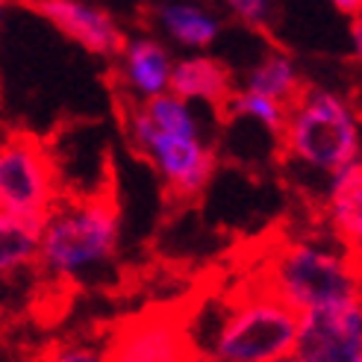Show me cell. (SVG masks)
<instances>
[{"mask_svg":"<svg viewBox=\"0 0 362 362\" xmlns=\"http://www.w3.org/2000/svg\"><path fill=\"white\" fill-rule=\"evenodd\" d=\"M189 336L197 362H274L295 354L300 315L259 280L215 306L212 318H192Z\"/></svg>","mask_w":362,"mask_h":362,"instance_id":"1","label":"cell"},{"mask_svg":"<svg viewBox=\"0 0 362 362\" xmlns=\"http://www.w3.org/2000/svg\"><path fill=\"white\" fill-rule=\"evenodd\" d=\"M118 247L121 215L112 194H59L42 218L35 268L53 283H92L115 262Z\"/></svg>","mask_w":362,"mask_h":362,"instance_id":"2","label":"cell"},{"mask_svg":"<svg viewBox=\"0 0 362 362\" xmlns=\"http://www.w3.org/2000/svg\"><path fill=\"white\" fill-rule=\"evenodd\" d=\"M298 315L359 303L356 253L333 236H295L265 257L257 277Z\"/></svg>","mask_w":362,"mask_h":362,"instance_id":"3","label":"cell"},{"mask_svg":"<svg viewBox=\"0 0 362 362\" xmlns=\"http://www.w3.org/2000/svg\"><path fill=\"white\" fill-rule=\"evenodd\" d=\"M277 139L292 165L327 177L359 156V118L348 98L333 88L303 83L286 103Z\"/></svg>","mask_w":362,"mask_h":362,"instance_id":"4","label":"cell"},{"mask_svg":"<svg viewBox=\"0 0 362 362\" xmlns=\"http://www.w3.org/2000/svg\"><path fill=\"white\" fill-rule=\"evenodd\" d=\"M62 186L50 144L30 133L0 136V212L45 218Z\"/></svg>","mask_w":362,"mask_h":362,"instance_id":"5","label":"cell"},{"mask_svg":"<svg viewBox=\"0 0 362 362\" xmlns=\"http://www.w3.org/2000/svg\"><path fill=\"white\" fill-rule=\"evenodd\" d=\"M127 139L156 168L171 194L183 197V201L201 194L218 165V156H215V148H209L206 136L159 133L141 115L139 103H130L127 110Z\"/></svg>","mask_w":362,"mask_h":362,"instance_id":"6","label":"cell"},{"mask_svg":"<svg viewBox=\"0 0 362 362\" xmlns=\"http://www.w3.org/2000/svg\"><path fill=\"white\" fill-rule=\"evenodd\" d=\"M110 362H197L183 310L153 306L124 318L106 339Z\"/></svg>","mask_w":362,"mask_h":362,"instance_id":"7","label":"cell"},{"mask_svg":"<svg viewBox=\"0 0 362 362\" xmlns=\"http://www.w3.org/2000/svg\"><path fill=\"white\" fill-rule=\"evenodd\" d=\"M295 356L300 362H362V306L300 315Z\"/></svg>","mask_w":362,"mask_h":362,"instance_id":"8","label":"cell"},{"mask_svg":"<svg viewBox=\"0 0 362 362\" xmlns=\"http://www.w3.org/2000/svg\"><path fill=\"white\" fill-rule=\"evenodd\" d=\"M42 18L57 27L71 42L100 59H115L124 47V30L110 12L83 0H27Z\"/></svg>","mask_w":362,"mask_h":362,"instance_id":"9","label":"cell"},{"mask_svg":"<svg viewBox=\"0 0 362 362\" xmlns=\"http://www.w3.org/2000/svg\"><path fill=\"white\" fill-rule=\"evenodd\" d=\"M115 62H118L121 88L133 103H144V100L168 92L174 57L165 47V42L153 39V35L124 39V47L115 57Z\"/></svg>","mask_w":362,"mask_h":362,"instance_id":"10","label":"cell"},{"mask_svg":"<svg viewBox=\"0 0 362 362\" xmlns=\"http://www.w3.org/2000/svg\"><path fill=\"white\" fill-rule=\"evenodd\" d=\"M324 212L330 236L348 250H359L362 239V165L359 156L324 177Z\"/></svg>","mask_w":362,"mask_h":362,"instance_id":"11","label":"cell"},{"mask_svg":"<svg viewBox=\"0 0 362 362\" xmlns=\"http://www.w3.org/2000/svg\"><path fill=\"white\" fill-rule=\"evenodd\" d=\"M168 92L189 103H204V106L224 110V103L236 92V86H233L230 68L221 59L206 57V53H192V57L174 59Z\"/></svg>","mask_w":362,"mask_h":362,"instance_id":"12","label":"cell"},{"mask_svg":"<svg viewBox=\"0 0 362 362\" xmlns=\"http://www.w3.org/2000/svg\"><path fill=\"white\" fill-rule=\"evenodd\" d=\"M156 27L180 47L206 50L218 42L224 21L197 4H162L156 9Z\"/></svg>","mask_w":362,"mask_h":362,"instance_id":"13","label":"cell"},{"mask_svg":"<svg viewBox=\"0 0 362 362\" xmlns=\"http://www.w3.org/2000/svg\"><path fill=\"white\" fill-rule=\"evenodd\" d=\"M39 218L0 212V280H9L27 268H35L39 259Z\"/></svg>","mask_w":362,"mask_h":362,"instance_id":"14","label":"cell"},{"mask_svg":"<svg viewBox=\"0 0 362 362\" xmlns=\"http://www.w3.org/2000/svg\"><path fill=\"white\" fill-rule=\"evenodd\" d=\"M303 74H300V68L298 62L288 57V53L283 50H268L265 57L253 65L247 71V77H245V92L250 95H262L268 100H277V103H288L298 92H300V86H303Z\"/></svg>","mask_w":362,"mask_h":362,"instance_id":"15","label":"cell"},{"mask_svg":"<svg viewBox=\"0 0 362 362\" xmlns=\"http://www.w3.org/2000/svg\"><path fill=\"white\" fill-rule=\"evenodd\" d=\"M224 115L227 118H239V121H253L262 127L265 133L280 136L283 130V118H286V106L277 100H268L262 95H250V92H233L230 100L224 103Z\"/></svg>","mask_w":362,"mask_h":362,"instance_id":"16","label":"cell"},{"mask_svg":"<svg viewBox=\"0 0 362 362\" xmlns=\"http://www.w3.org/2000/svg\"><path fill=\"white\" fill-rule=\"evenodd\" d=\"M39 362H110L106 341L98 339H65L53 345Z\"/></svg>","mask_w":362,"mask_h":362,"instance_id":"17","label":"cell"},{"mask_svg":"<svg viewBox=\"0 0 362 362\" xmlns=\"http://www.w3.org/2000/svg\"><path fill=\"white\" fill-rule=\"evenodd\" d=\"M227 9L250 27H268L271 12H274V0H224Z\"/></svg>","mask_w":362,"mask_h":362,"instance_id":"18","label":"cell"},{"mask_svg":"<svg viewBox=\"0 0 362 362\" xmlns=\"http://www.w3.org/2000/svg\"><path fill=\"white\" fill-rule=\"evenodd\" d=\"M333 6H336L339 12H345V15L356 18V15H359V9H362V0H333Z\"/></svg>","mask_w":362,"mask_h":362,"instance_id":"19","label":"cell"},{"mask_svg":"<svg viewBox=\"0 0 362 362\" xmlns=\"http://www.w3.org/2000/svg\"><path fill=\"white\" fill-rule=\"evenodd\" d=\"M359 42H362V39H359V18H356V24H354V50H356V53H359Z\"/></svg>","mask_w":362,"mask_h":362,"instance_id":"20","label":"cell"},{"mask_svg":"<svg viewBox=\"0 0 362 362\" xmlns=\"http://www.w3.org/2000/svg\"><path fill=\"white\" fill-rule=\"evenodd\" d=\"M274 362H300L295 354H288V356H283V359H274Z\"/></svg>","mask_w":362,"mask_h":362,"instance_id":"21","label":"cell"},{"mask_svg":"<svg viewBox=\"0 0 362 362\" xmlns=\"http://www.w3.org/2000/svg\"><path fill=\"white\" fill-rule=\"evenodd\" d=\"M0 18H4V0H0Z\"/></svg>","mask_w":362,"mask_h":362,"instance_id":"22","label":"cell"}]
</instances>
